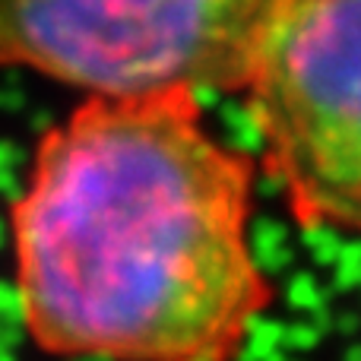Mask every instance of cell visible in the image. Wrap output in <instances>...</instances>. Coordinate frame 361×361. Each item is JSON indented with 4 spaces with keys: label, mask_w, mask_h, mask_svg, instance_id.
<instances>
[{
    "label": "cell",
    "mask_w": 361,
    "mask_h": 361,
    "mask_svg": "<svg viewBox=\"0 0 361 361\" xmlns=\"http://www.w3.org/2000/svg\"><path fill=\"white\" fill-rule=\"evenodd\" d=\"M254 175L193 92L86 99L10 203L19 324L76 361H235L273 305Z\"/></svg>",
    "instance_id": "1"
},
{
    "label": "cell",
    "mask_w": 361,
    "mask_h": 361,
    "mask_svg": "<svg viewBox=\"0 0 361 361\" xmlns=\"http://www.w3.org/2000/svg\"><path fill=\"white\" fill-rule=\"evenodd\" d=\"M292 0H0V67L99 99L247 92Z\"/></svg>",
    "instance_id": "2"
},
{
    "label": "cell",
    "mask_w": 361,
    "mask_h": 361,
    "mask_svg": "<svg viewBox=\"0 0 361 361\" xmlns=\"http://www.w3.org/2000/svg\"><path fill=\"white\" fill-rule=\"evenodd\" d=\"M244 111L295 222L361 238V0H292Z\"/></svg>",
    "instance_id": "3"
},
{
    "label": "cell",
    "mask_w": 361,
    "mask_h": 361,
    "mask_svg": "<svg viewBox=\"0 0 361 361\" xmlns=\"http://www.w3.org/2000/svg\"><path fill=\"white\" fill-rule=\"evenodd\" d=\"M25 175L23 171V149L10 140H0V197L4 200H19L25 187Z\"/></svg>",
    "instance_id": "4"
},
{
    "label": "cell",
    "mask_w": 361,
    "mask_h": 361,
    "mask_svg": "<svg viewBox=\"0 0 361 361\" xmlns=\"http://www.w3.org/2000/svg\"><path fill=\"white\" fill-rule=\"evenodd\" d=\"M4 238H6V228H4V222H0V247H4Z\"/></svg>",
    "instance_id": "5"
}]
</instances>
